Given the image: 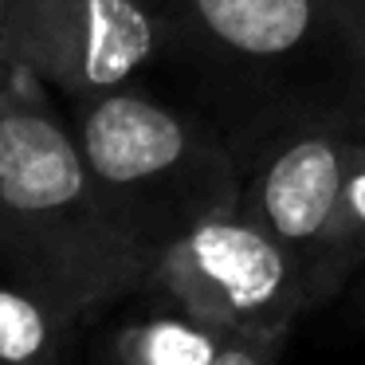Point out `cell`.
I'll use <instances>...</instances> for the list:
<instances>
[{"label":"cell","mask_w":365,"mask_h":365,"mask_svg":"<svg viewBox=\"0 0 365 365\" xmlns=\"http://www.w3.org/2000/svg\"><path fill=\"white\" fill-rule=\"evenodd\" d=\"M153 259L98 192L48 83L16 67L0 91V271L87 322L145 291Z\"/></svg>","instance_id":"1"},{"label":"cell","mask_w":365,"mask_h":365,"mask_svg":"<svg viewBox=\"0 0 365 365\" xmlns=\"http://www.w3.org/2000/svg\"><path fill=\"white\" fill-rule=\"evenodd\" d=\"M75 106L71 134L87 173L118 220L153 252L205 216L240 208L244 185L232 158L169 106L126 87Z\"/></svg>","instance_id":"2"},{"label":"cell","mask_w":365,"mask_h":365,"mask_svg":"<svg viewBox=\"0 0 365 365\" xmlns=\"http://www.w3.org/2000/svg\"><path fill=\"white\" fill-rule=\"evenodd\" d=\"M145 291L220 330H291L310 310L299 255L240 208L212 212L169 240Z\"/></svg>","instance_id":"3"},{"label":"cell","mask_w":365,"mask_h":365,"mask_svg":"<svg viewBox=\"0 0 365 365\" xmlns=\"http://www.w3.org/2000/svg\"><path fill=\"white\" fill-rule=\"evenodd\" d=\"M161 36L150 0H4L0 51L83 103L126 87L161 48Z\"/></svg>","instance_id":"4"},{"label":"cell","mask_w":365,"mask_h":365,"mask_svg":"<svg viewBox=\"0 0 365 365\" xmlns=\"http://www.w3.org/2000/svg\"><path fill=\"white\" fill-rule=\"evenodd\" d=\"M361 158V134L310 130L279 145L244 185L240 212L255 220L263 232H271L291 255H299V263L307 267V287L322 255V240L341 189H346V177Z\"/></svg>","instance_id":"5"},{"label":"cell","mask_w":365,"mask_h":365,"mask_svg":"<svg viewBox=\"0 0 365 365\" xmlns=\"http://www.w3.org/2000/svg\"><path fill=\"white\" fill-rule=\"evenodd\" d=\"M192 16L228 51L247 59H279L299 51L338 0H189Z\"/></svg>","instance_id":"6"},{"label":"cell","mask_w":365,"mask_h":365,"mask_svg":"<svg viewBox=\"0 0 365 365\" xmlns=\"http://www.w3.org/2000/svg\"><path fill=\"white\" fill-rule=\"evenodd\" d=\"M236 330L185 314L161 302L150 314L126 318L106 341V365H216Z\"/></svg>","instance_id":"7"},{"label":"cell","mask_w":365,"mask_h":365,"mask_svg":"<svg viewBox=\"0 0 365 365\" xmlns=\"http://www.w3.org/2000/svg\"><path fill=\"white\" fill-rule=\"evenodd\" d=\"M75 318L0 271V365H63Z\"/></svg>","instance_id":"8"},{"label":"cell","mask_w":365,"mask_h":365,"mask_svg":"<svg viewBox=\"0 0 365 365\" xmlns=\"http://www.w3.org/2000/svg\"><path fill=\"white\" fill-rule=\"evenodd\" d=\"M365 263V158L349 169L334 220L326 228L322 255L310 271V310L338 294V287Z\"/></svg>","instance_id":"9"},{"label":"cell","mask_w":365,"mask_h":365,"mask_svg":"<svg viewBox=\"0 0 365 365\" xmlns=\"http://www.w3.org/2000/svg\"><path fill=\"white\" fill-rule=\"evenodd\" d=\"M291 330H236L216 365H279Z\"/></svg>","instance_id":"10"},{"label":"cell","mask_w":365,"mask_h":365,"mask_svg":"<svg viewBox=\"0 0 365 365\" xmlns=\"http://www.w3.org/2000/svg\"><path fill=\"white\" fill-rule=\"evenodd\" d=\"M338 20L349 36V48L365 63V0H338Z\"/></svg>","instance_id":"11"},{"label":"cell","mask_w":365,"mask_h":365,"mask_svg":"<svg viewBox=\"0 0 365 365\" xmlns=\"http://www.w3.org/2000/svg\"><path fill=\"white\" fill-rule=\"evenodd\" d=\"M12 71H16V63H9V56L0 51V91L9 87V79H12Z\"/></svg>","instance_id":"12"},{"label":"cell","mask_w":365,"mask_h":365,"mask_svg":"<svg viewBox=\"0 0 365 365\" xmlns=\"http://www.w3.org/2000/svg\"><path fill=\"white\" fill-rule=\"evenodd\" d=\"M0 40H4V0H0Z\"/></svg>","instance_id":"13"},{"label":"cell","mask_w":365,"mask_h":365,"mask_svg":"<svg viewBox=\"0 0 365 365\" xmlns=\"http://www.w3.org/2000/svg\"><path fill=\"white\" fill-rule=\"evenodd\" d=\"M357 134H361V138H365V122H361V126H357Z\"/></svg>","instance_id":"14"},{"label":"cell","mask_w":365,"mask_h":365,"mask_svg":"<svg viewBox=\"0 0 365 365\" xmlns=\"http://www.w3.org/2000/svg\"><path fill=\"white\" fill-rule=\"evenodd\" d=\"M361 322H365V299H361Z\"/></svg>","instance_id":"15"}]
</instances>
